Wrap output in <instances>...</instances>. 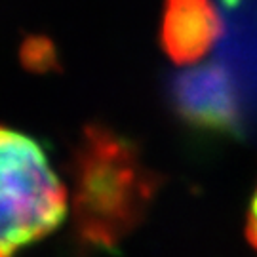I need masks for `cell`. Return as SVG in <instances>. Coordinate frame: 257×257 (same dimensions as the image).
Returning <instances> with one entry per match:
<instances>
[{"mask_svg": "<svg viewBox=\"0 0 257 257\" xmlns=\"http://www.w3.org/2000/svg\"><path fill=\"white\" fill-rule=\"evenodd\" d=\"M73 177L69 200L78 236L97 248L114 246L143 219L156 189L134 147L101 128L86 132Z\"/></svg>", "mask_w": 257, "mask_h": 257, "instance_id": "cell-1", "label": "cell"}, {"mask_svg": "<svg viewBox=\"0 0 257 257\" xmlns=\"http://www.w3.org/2000/svg\"><path fill=\"white\" fill-rule=\"evenodd\" d=\"M69 211V189L37 139L0 126V257L50 236Z\"/></svg>", "mask_w": 257, "mask_h": 257, "instance_id": "cell-2", "label": "cell"}, {"mask_svg": "<svg viewBox=\"0 0 257 257\" xmlns=\"http://www.w3.org/2000/svg\"><path fill=\"white\" fill-rule=\"evenodd\" d=\"M174 101L183 118L202 128H234L240 116L236 84L221 63L198 65L177 74Z\"/></svg>", "mask_w": 257, "mask_h": 257, "instance_id": "cell-3", "label": "cell"}, {"mask_svg": "<svg viewBox=\"0 0 257 257\" xmlns=\"http://www.w3.org/2000/svg\"><path fill=\"white\" fill-rule=\"evenodd\" d=\"M223 21L211 0H166L160 40L177 65L198 63L219 40Z\"/></svg>", "mask_w": 257, "mask_h": 257, "instance_id": "cell-4", "label": "cell"}, {"mask_svg": "<svg viewBox=\"0 0 257 257\" xmlns=\"http://www.w3.org/2000/svg\"><path fill=\"white\" fill-rule=\"evenodd\" d=\"M246 232H248V240L251 242V246L257 249V189H255L253 198H251V204H249Z\"/></svg>", "mask_w": 257, "mask_h": 257, "instance_id": "cell-5", "label": "cell"}]
</instances>
